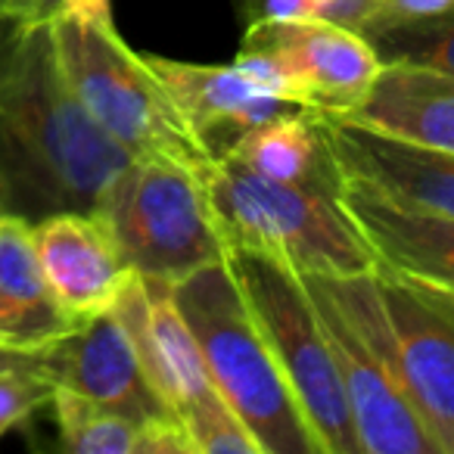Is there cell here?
Masks as SVG:
<instances>
[{
    "label": "cell",
    "mask_w": 454,
    "mask_h": 454,
    "mask_svg": "<svg viewBox=\"0 0 454 454\" xmlns=\"http://www.w3.org/2000/svg\"><path fill=\"white\" fill-rule=\"evenodd\" d=\"M53 417L59 427V442L72 454H140L146 423L106 404L84 398L63 386H53Z\"/></svg>",
    "instance_id": "d6986e66"
},
{
    "label": "cell",
    "mask_w": 454,
    "mask_h": 454,
    "mask_svg": "<svg viewBox=\"0 0 454 454\" xmlns=\"http://www.w3.org/2000/svg\"><path fill=\"white\" fill-rule=\"evenodd\" d=\"M44 373L53 386L115 408L137 423L175 417L140 364L128 330L113 311L78 324L63 340L41 348Z\"/></svg>",
    "instance_id": "30bf717a"
},
{
    "label": "cell",
    "mask_w": 454,
    "mask_h": 454,
    "mask_svg": "<svg viewBox=\"0 0 454 454\" xmlns=\"http://www.w3.org/2000/svg\"><path fill=\"white\" fill-rule=\"evenodd\" d=\"M59 10H82V13H113L109 0H63ZM57 10V13H59Z\"/></svg>",
    "instance_id": "484cf974"
},
{
    "label": "cell",
    "mask_w": 454,
    "mask_h": 454,
    "mask_svg": "<svg viewBox=\"0 0 454 454\" xmlns=\"http://www.w3.org/2000/svg\"><path fill=\"white\" fill-rule=\"evenodd\" d=\"M302 280L327 330L361 454H442L392 367L342 311L327 280L321 274H302Z\"/></svg>",
    "instance_id": "9c48e42d"
},
{
    "label": "cell",
    "mask_w": 454,
    "mask_h": 454,
    "mask_svg": "<svg viewBox=\"0 0 454 454\" xmlns=\"http://www.w3.org/2000/svg\"><path fill=\"white\" fill-rule=\"evenodd\" d=\"M94 212L113 231L131 271L144 278L181 284L227 259L202 175L177 162L131 159Z\"/></svg>",
    "instance_id": "8992f818"
},
{
    "label": "cell",
    "mask_w": 454,
    "mask_h": 454,
    "mask_svg": "<svg viewBox=\"0 0 454 454\" xmlns=\"http://www.w3.org/2000/svg\"><path fill=\"white\" fill-rule=\"evenodd\" d=\"M22 364H44L41 348H35V352H22V348H4L0 346V371H4V367H22Z\"/></svg>",
    "instance_id": "d4e9b609"
},
{
    "label": "cell",
    "mask_w": 454,
    "mask_h": 454,
    "mask_svg": "<svg viewBox=\"0 0 454 454\" xmlns=\"http://www.w3.org/2000/svg\"><path fill=\"white\" fill-rule=\"evenodd\" d=\"M175 302L200 342L212 386L262 451L324 454L227 259L175 284Z\"/></svg>",
    "instance_id": "3957f363"
},
{
    "label": "cell",
    "mask_w": 454,
    "mask_h": 454,
    "mask_svg": "<svg viewBox=\"0 0 454 454\" xmlns=\"http://www.w3.org/2000/svg\"><path fill=\"white\" fill-rule=\"evenodd\" d=\"M109 311L128 330L153 389L177 420L218 392L208 380L200 342L175 302V284L131 274Z\"/></svg>",
    "instance_id": "8fae6325"
},
{
    "label": "cell",
    "mask_w": 454,
    "mask_h": 454,
    "mask_svg": "<svg viewBox=\"0 0 454 454\" xmlns=\"http://www.w3.org/2000/svg\"><path fill=\"white\" fill-rule=\"evenodd\" d=\"M224 159L280 184L321 190L340 200L342 171L327 144L324 121L311 113H284L247 131Z\"/></svg>",
    "instance_id": "ac0fdd59"
},
{
    "label": "cell",
    "mask_w": 454,
    "mask_h": 454,
    "mask_svg": "<svg viewBox=\"0 0 454 454\" xmlns=\"http://www.w3.org/2000/svg\"><path fill=\"white\" fill-rule=\"evenodd\" d=\"M7 212V196H4V184H0V215Z\"/></svg>",
    "instance_id": "4316f807"
},
{
    "label": "cell",
    "mask_w": 454,
    "mask_h": 454,
    "mask_svg": "<svg viewBox=\"0 0 454 454\" xmlns=\"http://www.w3.org/2000/svg\"><path fill=\"white\" fill-rule=\"evenodd\" d=\"M367 0H234L240 26L262 20H333L361 28Z\"/></svg>",
    "instance_id": "44dd1931"
},
{
    "label": "cell",
    "mask_w": 454,
    "mask_h": 454,
    "mask_svg": "<svg viewBox=\"0 0 454 454\" xmlns=\"http://www.w3.org/2000/svg\"><path fill=\"white\" fill-rule=\"evenodd\" d=\"M63 0H0V20H22V22H47Z\"/></svg>",
    "instance_id": "cb8c5ba5"
},
{
    "label": "cell",
    "mask_w": 454,
    "mask_h": 454,
    "mask_svg": "<svg viewBox=\"0 0 454 454\" xmlns=\"http://www.w3.org/2000/svg\"><path fill=\"white\" fill-rule=\"evenodd\" d=\"M342 175L417 206L454 215V156L392 140L352 121H324Z\"/></svg>",
    "instance_id": "9a60e30c"
},
{
    "label": "cell",
    "mask_w": 454,
    "mask_h": 454,
    "mask_svg": "<svg viewBox=\"0 0 454 454\" xmlns=\"http://www.w3.org/2000/svg\"><path fill=\"white\" fill-rule=\"evenodd\" d=\"M448 7H454V0H367L364 22H361L358 32L367 35L373 28L427 20V16L445 13Z\"/></svg>",
    "instance_id": "603a6c76"
},
{
    "label": "cell",
    "mask_w": 454,
    "mask_h": 454,
    "mask_svg": "<svg viewBox=\"0 0 454 454\" xmlns=\"http://www.w3.org/2000/svg\"><path fill=\"white\" fill-rule=\"evenodd\" d=\"M53 380L44 373V364H22L0 371V439L13 427L51 404Z\"/></svg>",
    "instance_id": "7402d4cb"
},
{
    "label": "cell",
    "mask_w": 454,
    "mask_h": 454,
    "mask_svg": "<svg viewBox=\"0 0 454 454\" xmlns=\"http://www.w3.org/2000/svg\"><path fill=\"white\" fill-rule=\"evenodd\" d=\"M227 265L234 271L324 454H361L327 330L305 290L302 274H296L284 262L247 249L227 253Z\"/></svg>",
    "instance_id": "52a82bcc"
},
{
    "label": "cell",
    "mask_w": 454,
    "mask_h": 454,
    "mask_svg": "<svg viewBox=\"0 0 454 454\" xmlns=\"http://www.w3.org/2000/svg\"><path fill=\"white\" fill-rule=\"evenodd\" d=\"M208 208L227 253L268 255L296 274L352 278L380 265L336 196L262 177L237 159H218L202 175Z\"/></svg>",
    "instance_id": "277c9868"
},
{
    "label": "cell",
    "mask_w": 454,
    "mask_h": 454,
    "mask_svg": "<svg viewBox=\"0 0 454 454\" xmlns=\"http://www.w3.org/2000/svg\"><path fill=\"white\" fill-rule=\"evenodd\" d=\"M340 206L383 265L454 290V215L417 206L342 175Z\"/></svg>",
    "instance_id": "5bb4252c"
},
{
    "label": "cell",
    "mask_w": 454,
    "mask_h": 454,
    "mask_svg": "<svg viewBox=\"0 0 454 454\" xmlns=\"http://www.w3.org/2000/svg\"><path fill=\"white\" fill-rule=\"evenodd\" d=\"M131 162L78 103L59 69L51 22L0 20V184L7 212L41 221L94 212Z\"/></svg>",
    "instance_id": "6da1fadb"
},
{
    "label": "cell",
    "mask_w": 454,
    "mask_h": 454,
    "mask_svg": "<svg viewBox=\"0 0 454 454\" xmlns=\"http://www.w3.org/2000/svg\"><path fill=\"white\" fill-rule=\"evenodd\" d=\"M364 38L383 63H414L454 78V7L427 20L373 28Z\"/></svg>",
    "instance_id": "ffe728a7"
},
{
    "label": "cell",
    "mask_w": 454,
    "mask_h": 454,
    "mask_svg": "<svg viewBox=\"0 0 454 454\" xmlns=\"http://www.w3.org/2000/svg\"><path fill=\"white\" fill-rule=\"evenodd\" d=\"M240 51L265 57L286 100L321 121H346L383 69L371 41L333 20L253 22L243 26Z\"/></svg>",
    "instance_id": "ba28073f"
},
{
    "label": "cell",
    "mask_w": 454,
    "mask_h": 454,
    "mask_svg": "<svg viewBox=\"0 0 454 454\" xmlns=\"http://www.w3.org/2000/svg\"><path fill=\"white\" fill-rule=\"evenodd\" d=\"M321 278L392 367L442 454H454V290L383 262L367 274Z\"/></svg>",
    "instance_id": "5b68a950"
},
{
    "label": "cell",
    "mask_w": 454,
    "mask_h": 454,
    "mask_svg": "<svg viewBox=\"0 0 454 454\" xmlns=\"http://www.w3.org/2000/svg\"><path fill=\"white\" fill-rule=\"evenodd\" d=\"M59 69L90 119L131 159H165L206 175L215 162L144 53L115 32L113 13L59 10L51 20Z\"/></svg>",
    "instance_id": "7a4b0ae2"
},
{
    "label": "cell",
    "mask_w": 454,
    "mask_h": 454,
    "mask_svg": "<svg viewBox=\"0 0 454 454\" xmlns=\"http://www.w3.org/2000/svg\"><path fill=\"white\" fill-rule=\"evenodd\" d=\"M346 121L454 156V78L414 63H383L371 94Z\"/></svg>",
    "instance_id": "2e32d148"
},
{
    "label": "cell",
    "mask_w": 454,
    "mask_h": 454,
    "mask_svg": "<svg viewBox=\"0 0 454 454\" xmlns=\"http://www.w3.org/2000/svg\"><path fill=\"white\" fill-rule=\"evenodd\" d=\"M41 271L32 221L0 215V346L35 352L78 327Z\"/></svg>",
    "instance_id": "e0dca14e"
},
{
    "label": "cell",
    "mask_w": 454,
    "mask_h": 454,
    "mask_svg": "<svg viewBox=\"0 0 454 454\" xmlns=\"http://www.w3.org/2000/svg\"><path fill=\"white\" fill-rule=\"evenodd\" d=\"M144 57L175 100L177 113L184 115L193 137L206 146L215 162L224 159L237 146V140L262 121L278 119L284 113H305V109L268 94L237 63L206 66L168 59L159 53H144Z\"/></svg>",
    "instance_id": "7c38bea8"
},
{
    "label": "cell",
    "mask_w": 454,
    "mask_h": 454,
    "mask_svg": "<svg viewBox=\"0 0 454 454\" xmlns=\"http://www.w3.org/2000/svg\"><path fill=\"white\" fill-rule=\"evenodd\" d=\"M32 234L41 271L69 315L88 321L113 309L134 271L100 215H47L35 221Z\"/></svg>",
    "instance_id": "4fadbf2b"
}]
</instances>
